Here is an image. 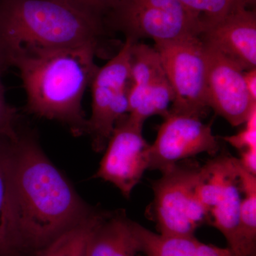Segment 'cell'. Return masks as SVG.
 I'll return each instance as SVG.
<instances>
[{"label":"cell","instance_id":"6da1fadb","mask_svg":"<svg viewBox=\"0 0 256 256\" xmlns=\"http://www.w3.org/2000/svg\"><path fill=\"white\" fill-rule=\"evenodd\" d=\"M12 188L20 256H30L94 212L31 133L12 144Z\"/></svg>","mask_w":256,"mask_h":256},{"label":"cell","instance_id":"7a4b0ae2","mask_svg":"<svg viewBox=\"0 0 256 256\" xmlns=\"http://www.w3.org/2000/svg\"><path fill=\"white\" fill-rule=\"evenodd\" d=\"M99 47L85 45L40 50L16 57L12 66L20 70L26 95V110L68 126L76 137L86 133L82 102L99 67Z\"/></svg>","mask_w":256,"mask_h":256},{"label":"cell","instance_id":"3957f363","mask_svg":"<svg viewBox=\"0 0 256 256\" xmlns=\"http://www.w3.org/2000/svg\"><path fill=\"white\" fill-rule=\"evenodd\" d=\"M106 28L54 0H0V58L13 60L40 50L95 45Z\"/></svg>","mask_w":256,"mask_h":256},{"label":"cell","instance_id":"277c9868","mask_svg":"<svg viewBox=\"0 0 256 256\" xmlns=\"http://www.w3.org/2000/svg\"><path fill=\"white\" fill-rule=\"evenodd\" d=\"M106 28L126 40L156 43L198 36L202 30L178 0H114L104 18Z\"/></svg>","mask_w":256,"mask_h":256},{"label":"cell","instance_id":"5b68a950","mask_svg":"<svg viewBox=\"0 0 256 256\" xmlns=\"http://www.w3.org/2000/svg\"><path fill=\"white\" fill-rule=\"evenodd\" d=\"M200 170L176 165L152 184L154 218L162 235L192 236L210 216L197 196Z\"/></svg>","mask_w":256,"mask_h":256},{"label":"cell","instance_id":"8992f818","mask_svg":"<svg viewBox=\"0 0 256 256\" xmlns=\"http://www.w3.org/2000/svg\"><path fill=\"white\" fill-rule=\"evenodd\" d=\"M154 47L174 92L170 112L202 117L208 104L206 50L201 38L190 36Z\"/></svg>","mask_w":256,"mask_h":256},{"label":"cell","instance_id":"52a82bcc","mask_svg":"<svg viewBox=\"0 0 256 256\" xmlns=\"http://www.w3.org/2000/svg\"><path fill=\"white\" fill-rule=\"evenodd\" d=\"M132 42L126 40L117 54L98 69L90 85L92 114L86 134L90 136L92 149L98 152L106 149L116 124L128 114Z\"/></svg>","mask_w":256,"mask_h":256},{"label":"cell","instance_id":"ba28073f","mask_svg":"<svg viewBox=\"0 0 256 256\" xmlns=\"http://www.w3.org/2000/svg\"><path fill=\"white\" fill-rule=\"evenodd\" d=\"M240 192L236 158L218 156L200 169L197 196L234 256H240Z\"/></svg>","mask_w":256,"mask_h":256},{"label":"cell","instance_id":"9c48e42d","mask_svg":"<svg viewBox=\"0 0 256 256\" xmlns=\"http://www.w3.org/2000/svg\"><path fill=\"white\" fill-rule=\"evenodd\" d=\"M142 127L128 114L120 120L95 175L112 184L127 198L150 168V144L143 138Z\"/></svg>","mask_w":256,"mask_h":256},{"label":"cell","instance_id":"30bf717a","mask_svg":"<svg viewBox=\"0 0 256 256\" xmlns=\"http://www.w3.org/2000/svg\"><path fill=\"white\" fill-rule=\"evenodd\" d=\"M164 118L150 148L149 170L164 173L180 160L204 152L214 154L220 150L212 126L202 122L200 116L170 112Z\"/></svg>","mask_w":256,"mask_h":256},{"label":"cell","instance_id":"8fae6325","mask_svg":"<svg viewBox=\"0 0 256 256\" xmlns=\"http://www.w3.org/2000/svg\"><path fill=\"white\" fill-rule=\"evenodd\" d=\"M204 46L208 107L234 127L245 124L256 102L248 92L244 70L214 48Z\"/></svg>","mask_w":256,"mask_h":256},{"label":"cell","instance_id":"7c38bea8","mask_svg":"<svg viewBox=\"0 0 256 256\" xmlns=\"http://www.w3.org/2000/svg\"><path fill=\"white\" fill-rule=\"evenodd\" d=\"M203 43L237 64L244 72L256 67L255 10L234 6L198 36Z\"/></svg>","mask_w":256,"mask_h":256},{"label":"cell","instance_id":"4fadbf2b","mask_svg":"<svg viewBox=\"0 0 256 256\" xmlns=\"http://www.w3.org/2000/svg\"><path fill=\"white\" fill-rule=\"evenodd\" d=\"M136 222L107 212L94 229L88 256H138L142 252Z\"/></svg>","mask_w":256,"mask_h":256},{"label":"cell","instance_id":"5bb4252c","mask_svg":"<svg viewBox=\"0 0 256 256\" xmlns=\"http://www.w3.org/2000/svg\"><path fill=\"white\" fill-rule=\"evenodd\" d=\"M0 136V256H20L12 188V144Z\"/></svg>","mask_w":256,"mask_h":256},{"label":"cell","instance_id":"9a60e30c","mask_svg":"<svg viewBox=\"0 0 256 256\" xmlns=\"http://www.w3.org/2000/svg\"><path fill=\"white\" fill-rule=\"evenodd\" d=\"M136 232L146 256H234L228 248L204 244L192 236L156 234L136 223Z\"/></svg>","mask_w":256,"mask_h":256},{"label":"cell","instance_id":"2e32d148","mask_svg":"<svg viewBox=\"0 0 256 256\" xmlns=\"http://www.w3.org/2000/svg\"><path fill=\"white\" fill-rule=\"evenodd\" d=\"M174 101V92L166 75L141 84H130L128 116L144 124L153 116L166 117Z\"/></svg>","mask_w":256,"mask_h":256},{"label":"cell","instance_id":"e0dca14e","mask_svg":"<svg viewBox=\"0 0 256 256\" xmlns=\"http://www.w3.org/2000/svg\"><path fill=\"white\" fill-rule=\"evenodd\" d=\"M106 214L94 210L86 218L30 256H88L92 232Z\"/></svg>","mask_w":256,"mask_h":256},{"label":"cell","instance_id":"ac0fdd59","mask_svg":"<svg viewBox=\"0 0 256 256\" xmlns=\"http://www.w3.org/2000/svg\"><path fill=\"white\" fill-rule=\"evenodd\" d=\"M201 28L202 32L228 14L235 0H178ZM201 32V33H202Z\"/></svg>","mask_w":256,"mask_h":256},{"label":"cell","instance_id":"d6986e66","mask_svg":"<svg viewBox=\"0 0 256 256\" xmlns=\"http://www.w3.org/2000/svg\"><path fill=\"white\" fill-rule=\"evenodd\" d=\"M245 197L240 204V256H250L256 248V190L242 192Z\"/></svg>","mask_w":256,"mask_h":256},{"label":"cell","instance_id":"ffe728a7","mask_svg":"<svg viewBox=\"0 0 256 256\" xmlns=\"http://www.w3.org/2000/svg\"><path fill=\"white\" fill-rule=\"evenodd\" d=\"M9 68V65L0 58V136L16 141L20 136V114L18 109L6 101V88L2 82L3 75Z\"/></svg>","mask_w":256,"mask_h":256},{"label":"cell","instance_id":"44dd1931","mask_svg":"<svg viewBox=\"0 0 256 256\" xmlns=\"http://www.w3.org/2000/svg\"><path fill=\"white\" fill-rule=\"evenodd\" d=\"M245 128L240 132L223 139L239 151L256 149V107L254 108L246 121Z\"/></svg>","mask_w":256,"mask_h":256},{"label":"cell","instance_id":"7402d4cb","mask_svg":"<svg viewBox=\"0 0 256 256\" xmlns=\"http://www.w3.org/2000/svg\"><path fill=\"white\" fill-rule=\"evenodd\" d=\"M104 22L114 0H54Z\"/></svg>","mask_w":256,"mask_h":256},{"label":"cell","instance_id":"603a6c76","mask_svg":"<svg viewBox=\"0 0 256 256\" xmlns=\"http://www.w3.org/2000/svg\"><path fill=\"white\" fill-rule=\"evenodd\" d=\"M239 163L244 170L250 174H256V149H248L240 151Z\"/></svg>","mask_w":256,"mask_h":256},{"label":"cell","instance_id":"cb8c5ba5","mask_svg":"<svg viewBox=\"0 0 256 256\" xmlns=\"http://www.w3.org/2000/svg\"><path fill=\"white\" fill-rule=\"evenodd\" d=\"M244 80L252 100L256 102V68L244 72Z\"/></svg>","mask_w":256,"mask_h":256},{"label":"cell","instance_id":"d4e9b609","mask_svg":"<svg viewBox=\"0 0 256 256\" xmlns=\"http://www.w3.org/2000/svg\"><path fill=\"white\" fill-rule=\"evenodd\" d=\"M236 6L250 10L256 6V0H235Z\"/></svg>","mask_w":256,"mask_h":256},{"label":"cell","instance_id":"484cf974","mask_svg":"<svg viewBox=\"0 0 256 256\" xmlns=\"http://www.w3.org/2000/svg\"><path fill=\"white\" fill-rule=\"evenodd\" d=\"M250 256H256V254H254V255Z\"/></svg>","mask_w":256,"mask_h":256}]
</instances>
